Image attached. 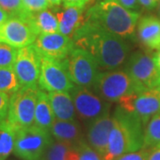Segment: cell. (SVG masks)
<instances>
[{
	"label": "cell",
	"mask_w": 160,
	"mask_h": 160,
	"mask_svg": "<svg viewBox=\"0 0 160 160\" xmlns=\"http://www.w3.org/2000/svg\"><path fill=\"white\" fill-rule=\"evenodd\" d=\"M138 39L147 50L160 48V19L154 15H146L137 23Z\"/></svg>",
	"instance_id": "cell-16"
},
{
	"label": "cell",
	"mask_w": 160,
	"mask_h": 160,
	"mask_svg": "<svg viewBox=\"0 0 160 160\" xmlns=\"http://www.w3.org/2000/svg\"><path fill=\"white\" fill-rule=\"evenodd\" d=\"M9 102L10 95H8L6 92H0V123L7 119Z\"/></svg>",
	"instance_id": "cell-31"
},
{
	"label": "cell",
	"mask_w": 160,
	"mask_h": 160,
	"mask_svg": "<svg viewBox=\"0 0 160 160\" xmlns=\"http://www.w3.org/2000/svg\"><path fill=\"white\" fill-rule=\"evenodd\" d=\"M73 98L76 113L80 120L90 123L109 113L110 103L98 96L88 87L75 86L69 92Z\"/></svg>",
	"instance_id": "cell-11"
},
{
	"label": "cell",
	"mask_w": 160,
	"mask_h": 160,
	"mask_svg": "<svg viewBox=\"0 0 160 160\" xmlns=\"http://www.w3.org/2000/svg\"><path fill=\"white\" fill-rule=\"evenodd\" d=\"M160 0H139V3L146 9H153L158 6Z\"/></svg>",
	"instance_id": "cell-35"
},
{
	"label": "cell",
	"mask_w": 160,
	"mask_h": 160,
	"mask_svg": "<svg viewBox=\"0 0 160 160\" xmlns=\"http://www.w3.org/2000/svg\"><path fill=\"white\" fill-rule=\"evenodd\" d=\"M160 143V111L154 115L147 125L144 131L143 148L150 149Z\"/></svg>",
	"instance_id": "cell-24"
},
{
	"label": "cell",
	"mask_w": 160,
	"mask_h": 160,
	"mask_svg": "<svg viewBox=\"0 0 160 160\" xmlns=\"http://www.w3.org/2000/svg\"><path fill=\"white\" fill-rule=\"evenodd\" d=\"M78 148L64 142H52L40 160H78Z\"/></svg>",
	"instance_id": "cell-22"
},
{
	"label": "cell",
	"mask_w": 160,
	"mask_h": 160,
	"mask_svg": "<svg viewBox=\"0 0 160 160\" xmlns=\"http://www.w3.org/2000/svg\"><path fill=\"white\" fill-rule=\"evenodd\" d=\"M70 79L75 86L92 87L98 75L99 65L90 52L74 47L65 59Z\"/></svg>",
	"instance_id": "cell-8"
},
{
	"label": "cell",
	"mask_w": 160,
	"mask_h": 160,
	"mask_svg": "<svg viewBox=\"0 0 160 160\" xmlns=\"http://www.w3.org/2000/svg\"><path fill=\"white\" fill-rule=\"evenodd\" d=\"M153 58H154V61L155 62H156L157 67H158V69H159L160 71V48L158 49L157 52L153 54Z\"/></svg>",
	"instance_id": "cell-37"
},
{
	"label": "cell",
	"mask_w": 160,
	"mask_h": 160,
	"mask_svg": "<svg viewBox=\"0 0 160 160\" xmlns=\"http://www.w3.org/2000/svg\"><path fill=\"white\" fill-rule=\"evenodd\" d=\"M113 119L114 124L102 160H115L122 155L143 148L146 125L142 120L119 107L115 110Z\"/></svg>",
	"instance_id": "cell-2"
},
{
	"label": "cell",
	"mask_w": 160,
	"mask_h": 160,
	"mask_svg": "<svg viewBox=\"0 0 160 160\" xmlns=\"http://www.w3.org/2000/svg\"><path fill=\"white\" fill-rule=\"evenodd\" d=\"M86 21L98 23L103 29L122 38L134 33L140 13L132 12L116 0H102L86 12Z\"/></svg>",
	"instance_id": "cell-3"
},
{
	"label": "cell",
	"mask_w": 160,
	"mask_h": 160,
	"mask_svg": "<svg viewBox=\"0 0 160 160\" xmlns=\"http://www.w3.org/2000/svg\"><path fill=\"white\" fill-rule=\"evenodd\" d=\"M125 70L139 92L160 86V71L156 65L153 55L149 52L138 51L132 53L126 62Z\"/></svg>",
	"instance_id": "cell-7"
},
{
	"label": "cell",
	"mask_w": 160,
	"mask_h": 160,
	"mask_svg": "<svg viewBox=\"0 0 160 160\" xmlns=\"http://www.w3.org/2000/svg\"><path fill=\"white\" fill-rule=\"evenodd\" d=\"M37 38L30 24L22 18L10 17L0 27V42L18 49L32 45Z\"/></svg>",
	"instance_id": "cell-13"
},
{
	"label": "cell",
	"mask_w": 160,
	"mask_h": 160,
	"mask_svg": "<svg viewBox=\"0 0 160 160\" xmlns=\"http://www.w3.org/2000/svg\"><path fill=\"white\" fill-rule=\"evenodd\" d=\"M15 130L7 119L0 123V160H6L13 151Z\"/></svg>",
	"instance_id": "cell-23"
},
{
	"label": "cell",
	"mask_w": 160,
	"mask_h": 160,
	"mask_svg": "<svg viewBox=\"0 0 160 160\" xmlns=\"http://www.w3.org/2000/svg\"><path fill=\"white\" fill-rule=\"evenodd\" d=\"M38 87L22 86L10 96L7 121L14 130L34 125Z\"/></svg>",
	"instance_id": "cell-5"
},
{
	"label": "cell",
	"mask_w": 160,
	"mask_h": 160,
	"mask_svg": "<svg viewBox=\"0 0 160 160\" xmlns=\"http://www.w3.org/2000/svg\"><path fill=\"white\" fill-rule=\"evenodd\" d=\"M52 136L56 141L69 143L78 148L83 142V134L76 120L55 119L50 130Z\"/></svg>",
	"instance_id": "cell-17"
},
{
	"label": "cell",
	"mask_w": 160,
	"mask_h": 160,
	"mask_svg": "<svg viewBox=\"0 0 160 160\" xmlns=\"http://www.w3.org/2000/svg\"><path fill=\"white\" fill-rule=\"evenodd\" d=\"M118 102V107L122 110L135 116L147 125L149 120L160 111V86L130 93Z\"/></svg>",
	"instance_id": "cell-9"
},
{
	"label": "cell",
	"mask_w": 160,
	"mask_h": 160,
	"mask_svg": "<svg viewBox=\"0 0 160 160\" xmlns=\"http://www.w3.org/2000/svg\"><path fill=\"white\" fill-rule=\"evenodd\" d=\"M93 92L106 102H118L130 93L139 92L137 87L126 70L100 72L92 86Z\"/></svg>",
	"instance_id": "cell-6"
},
{
	"label": "cell",
	"mask_w": 160,
	"mask_h": 160,
	"mask_svg": "<svg viewBox=\"0 0 160 160\" xmlns=\"http://www.w3.org/2000/svg\"><path fill=\"white\" fill-rule=\"evenodd\" d=\"M49 1V4H50V6L52 7H59V6L62 5V3L63 2V0H48Z\"/></svg>",
	"instance_id": "cell-38"
},
{
	"label": "cell",
	"mask_w": 160,
	"mask_h": 160,
	"mask_svg": "<svg viewBox=\"0 0 160 160\" xmlns=\"http://www.w3.org/2000/svg\"><path fill=\"white\" fill-rule=\"evenodd\" d=\"M72 40L74 47L90 52L100 68L109 70L122 66L130 51L126 40L90 21H86L76 31Z\"/></svg>",
	"instance_id": "cell-1"
},
{
	"label": "cell",
	"mask_w": 160,
	"mask_h": 160,
	"mask_svg": "<svg viewBox=\"0 0 160 160\" xmlns=\"http://www.w3.org/2000/svg\"><path fill=\"white\" fill-rule=\"evenodd\" d=\"M0 6L9 13L10 17L24 19L29 13L25 10L22 0H0Z\"/></svg>",
	"instance_id": "cell-27"
},
{
	"label": "cell",
	"mask_w": 160,
	"mask_h": 160,
	"mask_svg": "<svg viewBox=\"0 0 160 160\" xmlns=\"http://www.w3.org/2000/svg\"><path fill=\"white\" fill-rule=\"evenodd\" d=\"M149 149L142 148L139 150L122 155L115 160H147Z\"/></svg>",
	"instance_id": "cell-30"
},
{
	"label": "cell",
	"mask_w": 160,
	"mask_h": 160,
	"mask_svg": "<svg viewBox=\"0 0 160 160\" xmlns=\"http://www.w3.org/2000/svg\"><path fill=\"white\" fill-rule=\"evenodd\" d=\"M78 151H79L78 160H102L101 155L98 154L94 149L86 142H83L78 147Z\"/></svg>",
	"instance_id": "cell-29"
},
{
	"label": "cell",
	"mask_w": 160,
	"mask_h": 160,
	"mask_svg": "<svg viewBox=\"0 0 160 160\" xmlns=\"http://www.w3.org/2000/svg\"><path fill=\"white\" fill-rule=\"evenodd\" d=\"M88 2L89 0H63V6L84 8Z\"/></svg>",
	"instance_id": "cell-33"
},
{
	"label": "cell",
	"mask_w": 160,
	"mask_h": 160,
	"mask_svg": "<svg viewBox=\"0 0 160 160\" xmlns=\"http://www.w3.org/2000/svg\"><path fill=\"white\" fill-rule=\"evenodd\" d=\"M114 119L109 113L92 122L87 132L88 145L102 158L108 147L109 134L113 127Z\"/></svg>",
	"instance_id": "cell-15"
},
{
	"label": "cell",
	"mask_w": 160,
	"mask_h": 160,
	"mask_svg": "<svg viewBox=\"0 0 160 160\" xmlns=\"http://www.w3.org/2000/svg\"><path fill=\"white\" fill-rule=\"evenodd\" d=\"M17 48L0 42V68H12L16 60Z\"/></svg>",
	"instance_id": "cell-26"
},
{
	"label": "cell",
	"mask_w": 160,
	"mask_h": 160,
	"mask_svg": "<svg viewBox=\"0 0 160 160\" xmlns=\"http://www.w3.org/2000/svg\"><path fill=\"white\" fill-rule=\"evenodd\" d=\"M158 12H159V15H160V1H159V3H158Z\"/></svg>",
	"instance_id": "cell-39"
},
{
	"label": "cell",
	"mask_w": 160,
	"mask_h": 160,
	"mask_svg": "<svg viewBox=\"0 0 160 160\" xmlns=\"http://www.w3.org/2000/svg\"><path fill=\"white\" fill-rule=\"evenodd\" d=\"M118 3H119L121 6L126 7L129 10H138L140 7L139 0H116Z\"/></svg>",
	"instance_id": "cell-32"
},
{
	"label": "cell",
	"mask_w": 160,
	"mask_h": 160,
	"mask_svg": "<svg viewBox=\"0 0 160 160\" xmlns=\"http://www.w3.org/2000/svg\"><path fill=\"white\" fill-rule=\"evenodd\" d=\"M23 20H26L30 24L38 37L39 35L59 32L58 19L54 12L50 10L46 9L34 13H29Z\"/></svg>",
	"instance_id": "cell-20"
},
{
	"label": "cell",
	"mask_w": 160,
	"mask_h": 160,
	"mask_svg": "<svg viewBox=\"0 0 160 160\" xmlns=\"http://www.w3.org/2000/svg\"><path fill=\"white\" fill-rule=\"evenodd\" d=\"M55 120V117L52 109L50 100L47 92L39 90L35 109L34 125L40 128L50 132L52 125Z\"/></svg>",
	"instance_id": "cell-21"
},
{
	"label": "cell",
	"mask_w": 160,
	"mask_h": 160,
	"mask_svg": "<svg viewBox=\"0 0 160 160\" xmlns=\"http://www.w3.org/2000/svg\"><path fill=\"white\" fill-rule=\"evenodd\" d=\"M21 87L13 68H0V92L11 96Z\"/></svg>",
	"instance_id": "cell-25"
},
{
	"label": "cell",
	"mask_w": 160,
	"mask_h": 160,
	"mask_svg": "<svg viewBox=\"0 0 160 160\" xmlns=\"http://www.w3.org/2000/svg\"><path fill=\"white\" fill-rule=\"evenodd\" d=\"M52 142L50 132L33 125L15 131L13 153L23 160H40Z\"/></svg>",
	"instance_id": "cell-4"
},
{
	"label": "cell",
	"mask_w": 160,
	"mask_h": 160,
	"mask_svg": "<svg viewBox=\"0 0 160 160\" xmlns=\"http://www.w3.org/2000/svg\"><path fill=\"white\" fill-rule=\"evenodd\" d=\"M13 69L21 86L38 87L40 74V55L33 45L19 48Z\"/></svg>",
	"instance_id": "cell-12"
},
{
	"label": "cell",
	"mask_w": 160,
	"mask_h": 160,
	"mask_svg": "<svg viewBox=\"0 0 160 160\" xmlns=\"http://www.w3.org/2000/svg\"><path fill=\"white\" fill-rule=\"evenodd\" d=\"M75 86L70 79L65 60L40 56L38 87L45 92H70Z\"/></svg>",
	"instance_id": "cell-10"
},
{
	"label": "cell",
	"mask_w": 160,
	"mask_h": 160,
	"mask_svg": "<svg viewBox=\"0 0 160 160\" xmlns=\"http://www.w3.org/2000/svg\"><path fill=\"white\" fill-rule=\"evenodd\" d=\"M9 18H10L9 13H8L5 9H3V8L0 6V27H1L4 23L6 22Z\"/></svg>",
	"instance_id": "cell-36"
},
{
	"label": "cell",
	"mask_w": 160,
	"mask_h": 160,
	"mask_svg": "<svg viewBox=\"0 0 160 160\" xmlns=\"http://www.w3.org/2000/svg\"><path fill=\"white\" fill-rule=\"evenodd\" d=\"M40 56L65 60L74 48L72 38L59 32L39 35L32 44Z\"/></svg>",
	"instance_id": "cell-14"
},
{
	"label": "cell",
	"mask_w": 160,
	"mask_h": 160,
	"mask_svg": "<svg viewBox=\"0 0 160 160\" xmlns=\"http://www.w3.org/2000/svg\"><path fill=\"white\" fill-rule=\"evenodd\" d=\"M147 160H160V143L149 149Z\"/></svg>",
	"instance_id": "cell-34"
},
{
	"label": "cell",
	"mask_w": 160,
	"mask_h": 160,
	"mask_svg": "<svg viewBox=\"0 0 160 160\" xmlns=\"http://www.w3.org/2000/svg\"><path fill=\"white\" fill-rule=\"evenodd\" d=\"M22 2L25 10L29 13L46 10L50 6L48 0H22Z\"/></svg>",
	"instance_id": "cell-28"
},
{
	"label": "cell",
	"mask_w": 160,
	"mask_h": 160,
	"mask_svg": "<svg viewBox=\"0 0 160 160\" xmlns=\"http://www.w3.org/2000/svg\"><path fill=\"white\" fill-rule=\"evenodd\" d=\"M47 94L55 119L75 120L76 109L69 92H49Z\"/></svg>",
	"instance_id": "cell-19"
},
{
	"label": "cell",
	"mask_w": 160,
	"mask_h": 160,
	"mask_svg": "<svg viewBox=\"0 0 160 160\" xmlns=\"http://www.w3.org/2000/svg\"><path fill=\"white\" fill-rule=\"evenodd\" d=\"M83 9L78 7H64V9L55 10L54 14L59 22V33L72 38L76 31L86 22Z\"/></svg>",
	"instance_id": "cell-18"
}]
</instances>
